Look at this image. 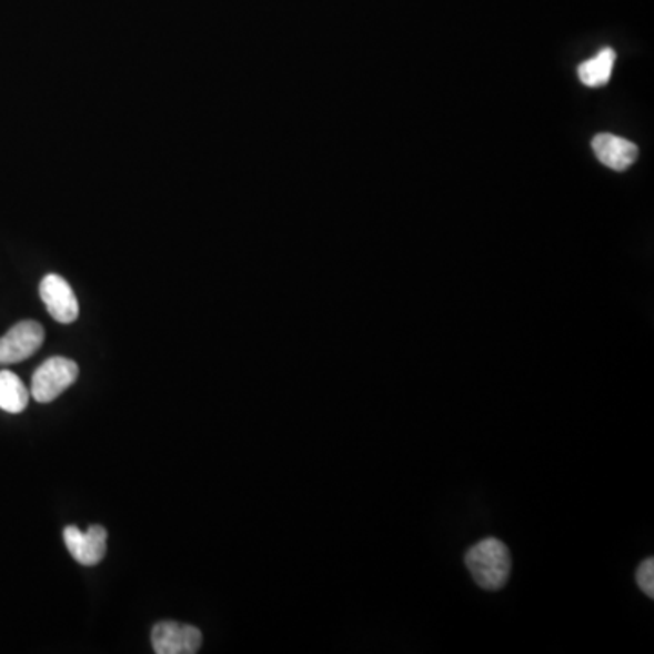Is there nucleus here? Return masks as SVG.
Here are the masks:
<instances>
[{
	"label": "nucleus",
	"mask_w": 654,
	"mask_h": 654,
	"mask_svg": "<svg viewBox=\"0 0 654 654\" xmlns=\"http://www.w3.org/2000/svg\"><path fill=\"white\" fill-rule=\"evenodd\" d=\"M465 565L476 584L485 591H500L513 571V556L507 545L495 536L480 540L465 553Z\"/></svg>",
	"instance_id": "obj_1"
},
{
	"label": "nucleus",
	"mask_w": 654,
	"mask_h": 654,
	"mask_svg": "<svg viewBox=\"0 0 654 654\" xmlns=\"http://www.w3.org/2000/svg\"><path fill=\"white\" fill-rule=\"evenodd\" d=\"M77 379H79L77 362L64 356H51L33 373L31 395L40 404H50L59 399Z\"/></svg>",
	"instance_id": "obj_2"
},
{
	"label": "nucleus",
	"mask_w": 654,
	"mask_h": 654,
	"mask_svg": "<svg viewBox=\"0 0 654 654\" xmlns=\"http://www.w3.org/2000/svg\"><path fill=\"white\" fill-rule=\"evenodd\" d=\"M44 342V328L33 320H24L13 325L2 339H0V365L17 364L30 359L39 351Z\"/></svg>",
	"instance_id": "obj_3"
},
{
	"label": "nucleus",
	"mask_w": 654,
	"mask_h": 654,
	"mask_svg": "<svg viewBox=\"0 0 654 654\" xmlns=\"http://www.w3.org/2000/svg\"><path fill=\"white\" fill-rule=\"evenodd\" d=\"M151 644L157 654H195L202 645V633L193 625L159 622L151 631Z\"/></svg>",
	"instance_id": "obj_4"
},
{
	"label": "nucleus",
	"mask_w": 654,
	"mask_h": 654,
	"mask_svg": "<svg viewBox=\"0 0 654 654\" xmlns=\"http://www.w3.org/2000/svg\"><path fill=\"white\" fill-rule=\"evenodd\" d=\"M40 299L60 324H71L79 319V300L62 276L46 275L40 282Z\"/></svg>",
	"instance_id": "obj_5"
},
{
	"label": "nucleus",
	"mask_w": 654,
	"mask_h": 654,
	"mask_svg": "<svg viewBox=\"0 0 654 654\" xmlns=\"http://www.w3.org/2000/svg\"><path fill=\"white\" fill-rule=\"evenodd\" d=\"M64 540L66 547L79 564L97 565L105 556L108 531L102 525H91L88 531L68 525L64 530Z\"/></svg>",
	"instance_id": "obj_6"
},
{
	"label": "nucleus",
	"mask_w": 654,
	"mask_h": 654,
	"mask_svg": "<svg viewBox=\"0 0 654 654\" xmlns=\"http://www.w3.org/2000/svg\"><path fill=\"white\" fill-rule=\"evenodd\" d=\"M596 159L611 170L625 171L635 164L638 148L631 140L611 133H600L593 139Z\"/></svg>",
	"instance_id": "obj_7"
},
{
	"label": "nucleus",
	"mask_w": 654,
	"mask_h": 654,
	"mask_svg": "<svg viewBox=\"0 0 654 654\" xmlns=\"http://www.w3.org/2000/svg\"><path fill=\"white\" fill-rule=\"evenodd\" d=\"M30 391L26 390L22 380L11 371H0V410L6 413H20L28 408Z\"/></svg>",
	"instance_id": "obj_8"
},
{
	"label": "nucleus",
	"mask_w": 654,
	"mask_h": 654,
	"mask_svg": "<svg viewBox=\"0 0 654 654\" xmlns=\"http://www.w3.org/2000/svg\"><path fill=\"white\" fill-rule=\"evenodd\" d=\"M616 53L611 48H604L595 59L585 60L578 68V77L582 84L587 88H600L607 84L615 68Z\"/></svg>",
	"instance_id": "obj_9"
},
{
	"label": "nucleus",
	"mask_w": 654,
	"mask_h": 654,
	"mask_svg": "<svg viewBox=\"0 0 654 654\" xmlns=\"http://www.w3.org/2000/svg\"><path fill=\"white\" fill-rule=\"evenodd\" d=\"M636 584L644 595L654 596V560L647 559L636 570Z\"/></svg>",
	"instance_id": "obj_10"
}]
</instances>
